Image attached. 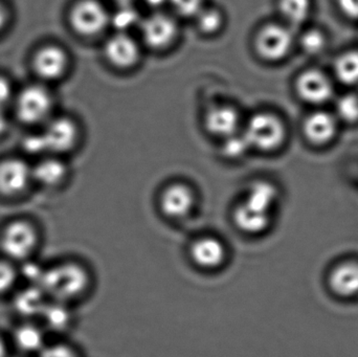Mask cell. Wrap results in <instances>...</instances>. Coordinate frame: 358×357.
<instances>
[{
	"label": "cell",
	"mask_w": 358,
	"mask_h": 357,
	"mask_svg": "<svg viewBox=\"0 0 358 357\" xmlns=\"http://www.w3.org/2000/svg\"><path fill=\"white\" fill-rule=\"evenodd\" d=\"M334 71L342 83L348 85L358 83V50L341 54L334 65Z\"/></svg>",
	"instance_id": "26"
},
{
	"label": "cell",
	"mask_w": 358,
	"mask_h": 357,
	"mask_svg": "<svg viewBox=\"0 0 358 357\" xmlns=\"http://www.w3.org/2000/svg\"><path fill=\"white\" fill-rule=\"evenodd\" d=\"M40 316L45 326L54 333H61L66 329L71 322L69 304L54 301V300L48 301Z\"/></svg>",
	"instance_id": "22"
},
{
	"label": "cell",
	"mask_w": 358,
	"mask_h": 357,
	"mask_svg": "<svg viewBox=\"0 0 358 357\" xmlns=\"http://www.w3.org/2000/svg\"><path fill=\"white\" fill-rule=\"evenodd\" d=\"M257 54L269 62L283 60L292 48L294 36L289 27L280 23L263 25L255 37Z\"/></svg>",
	"instance_id": "7"
},
{
	"label": "cell",
	"mask_w": 358,
	"mask_h": 357,
	"mask_svg": "<svg viewBox=\"0 0 358 357\" xmlns=\"http://www.w3.org/2000/svg\"><path fill=\"white\" fill-rule=\"evenodd\" d=\"M119 1H121L122 4L129 3V0H119Z\"/></svg>",
	"instance_id": "39"
},
{
	"label": "cell",
	"mask_w": 358,
	"mask_h": 357,
	"mask_svg": "<svg viewBox=\"0 0 358 357\" xmlns=\"http://www.w3.org/2000/svg\"><path fill=\"white\" fill-rule=\"evenodd\" d=\"M149 8L155 10H159L165 4H168V0H143Z\"/></svg>",
	"instance_id": "36"
},
{
	"label": "cell",
	"mask_w": 358,
	"mask_h": 357,
	"mask_svg": "<svg viewBox=\"0 0 358 357\" xmlns=\"http://www.w3.org/2000/svg\"><path fill=\"white\" fill-rule=\"evenodd\" d=\"M194 20L199 33L204 36H214L222 29L225 17L218 8L206 6L196 15Z\"/></svg>",
	"instance_id": "24"
},
{
	"label": "cell",
	"mask_w": 358,
	"mask_h": 357,
	"mask_svg": "<svg viewBox=\"0 0 358 357\" xmlns=\"http://www.w3.org/2000/svg\"><path fill=\"white\" fill-rule=\"evenodd\" d=\"M197 205V195L189 184L172 182L163 189L159 197L162 215L172 221H182L189 218Z\"/></svg>",
	"instance_id": "8"
},
{
	"label": "cell",
	"mask_w": 358,
	"mask_h": 357,
	"mask_svg": "<svg viewBox=\"0 0 358 357\" xmlns=\"http://www.w3.org/2000/svg\"><path fill=\"white\" fill-rule=\"evenodd\" d=\"M54 109V99L48 88L29 85L17 96L16 112L23 123L37 125L50 119Z\"/></svg>",
	"instance_id": "6"
},
{
	"label": "cell",
	"mask_w": 358,
	"mask_h": 357,
	"mask_svg": "<svg viewBox=\"0 0 358 357\" xmlns=\"http://www.w3.org/2000/svg\"><path fill=\"white\" fill-rule=\"evenodd\" d=\"M271 214L262 213L240 201L234 207L233 222L236 228L248 236H259L268 230L271 224Z\"/></svg>",
	"instance_id": "17"
},
{
	"label": "cell",
	"mask_w": 358,
	"mask_h": 357,
	"mask_svg": "<svg viewBox=\"0 0 358 357\" xmlns=\"http://www.w3.org/2000/svg\"><path fill=\"white\" fill-rule=\"evenodd\" d=\"M250 149L262 152L277 150L285 142L286 127L279 115L269 111L254 113L241 130Z\"/></svg>",
	"instance_id": "2"
},
{
	"label": "cell",
	"mask_w": 358,
	"mask_h": 357,
	"mask_svg": "<svg viewBox=\"0 0 358 357\" xmlns=\"http://www.w3.org/2000/svg\"><path fill=\"white\" fill-rule=\"evenodd\" d=\"M94 286V275L88 266L69 260L44 270L39 287L54 301L71 304L84 299Z\"/></svg>",
	"instance_id": "1"
},
{
	"label": "cell",
	"mask_w": 358,
	"mask_h": 357,
	"mask_svg": "<svg viewBox=\"0 0 358 357\" xmlns=\"http://www.w3.org/2000/svg\"><path fill=\"white\" fill-rule=\"evenodd\" d=\"M46 152L64 154L77 147L80 140V128L71 117H60L48 119L41 132Z\"/></svg>",
	"instance_id": "10"
},
{
	"label": "cell",
	"mask_w": 358,
	"mask_h": 357,
	"mask_svg": "<svg viewBox=\"0 0 358 357\" xmlns=\"http://www.w3.org/2000/svg\"><path fill=\"white\" fill-rule=\"evenodd\" d=\"M104 54L113 66L126 71L138 64L142 58V48L140 42L129 33L117 31L107 39Z\"/></svg>",
	"instance_id": "11"
},
{
	"label": "cell",
	"mask_w": 358,
	"mask_h": 357,
	"mask_svg": "<svg viewBox=\"0 0 358 357\" xmlns=\"http://www.w3.org/2000/svg\"><path fill=\"white\" fill-rule=\"evenodd\" d=\"M336 117L326 111L311 113L304 122L305 136L313 144H327L336 136Z\"/></svg>",
	"instance_id": "18"
},
{
	"label": "cell",
	"mask_w": 358,
	"mask_h": 357,
	"mask_svg": "<svg viewBox=\"0 0 358 357\" xmlns=\"http://www.w3.org/2000/svg\"><path fill=\"white\" fill-rule=\"evenodd\" d=\"M18 279L16 268L8 261H0V293H8L14 289Z\"/></svg>",
	"instance_id": "33"
},
{
	"label": "cell",
	"mask_w": 358,
	"mask_h": 357,
	"mask_svg": "<svg viewBox=\"0 0 358 357\" xmlns=\"http://www.w3.org/2000/svg\"><path fill=\"white\" fill-rule=\"evenodd\" d=\"M38 357H82L79 350L66 343L46 344Z\"/></svg>",
	"instance_id": "32"
},
{
	"label": "cell",
	"mask_w": 358,
	"mask_h": 357,
	"mask_svg": "<svg viewBox=\"0 0 358 357\" xmlns=\"http://www.w3.org/2000/svg\"><path fill=\"white\" fill-rule=\"evenodd\" d=\"M38 242V234L33 224L24 220L10 222L2 233L0 249L10 260L27 259Z\"/></svg>",
	"instance_id": "9"
},
{
	"label": "cell",
	"mask_w": 358,
	"mask_h": 357,
	"mask_svg": "<svg viewBox=\"0 0 358 357\" xmlns=\"http://www.w3.org/2000/svg\"><path fill=\"white\" fill-rule=\"evenodd\" d=\"M34 71L45 81H57L66 75L69 57L61 46L45 45L37 50L33 61Z\"/></svg>",
	"instance_id": "14"
},
{
	"label": "cell",
	"mask_w": 358,
	"mask_h": 357,
	"mask_svg": "<svg viewBox=\"0 0 358 357\" xmlns=\"http://www.w3.org/2000/svg\"><path fill=\"white\" fill-rule=\"evenodd\" d=\"M338 4L347 17L358 19V0H338Z\"/></svg>",
	"instance_id": "34"
},
{
	"label": "cell",
	"mask_w": 358,
	"mask_h": 357,
	"mask_svg": "<svg viewBox=\"0 0 358 357\" xmlns=\"http://www.w3.org/2000/svg\"><path fill=\"white\" fill-rule=\"evenodd\" d=\"M111 13L100 0H79L69 12V23L78 35L94 38L110 27Z\"/></svg>",
	"instance_id": "4"
},
{
	"label": "cell",
	"mask_w": 358,
	"mask_h": 357,
	"mask_svg": "<svg viewBox=\"0 0 358 357\" xmlns=\"http://www.w3.org/2000/svg\"><path fill=\"white\" fill-rule=\"evenodd\" d=\"M330 293L340 300L358 298V260L344 259L330 268L327 276Z\"/></svg>",
	"instance_id": "13"
},
{
	"label": "cell",
	"mask_w": 358,
	"mask_h": 357,
	"mask_svg": "<svg viewBox=\"0 0 358 357\" xmlns=\"http://www.w3.org/2000/svg\"><path fill=\"white\" fill-rule=\"evenodd\" d=\"M48 297L39 286L29 285L17 293L14 306L17 312L23 316H40L44 306L48 303Z\"/></svg>",
	"instance_id": "21"
},
{
	"label": "cell",
	"mask_w": 358,
	"mask_h": 357,
	"mask_svg": "<svg viewBox=\"0 0 358 357\" xmlns=\"http://www.w3.org/2000/svg\"><path fill=\"white\" fill-rule=\"evenodd\" d=\"M250 150L242 132L223 140L222 154L229 159H240Z\"/></svg>",
	"instance_id": "29"
},
{
	"label": "cell",
	"mask_w": 358,
	"mask_h": 357,
	"mask_svg": "<svg viewBox=\"0 0 358 357\" xmlns=\"http://www.w3.org/2000/svg\"><path fill=\"white\" fill-rule=\"evenodd\" d=\"M174 16L195 18L196 15L206 6V0H168Z\"/></svg>",
	"instance_id": "30"
},
{
	"label": "cell",
	"mask_w": 358,
	"mask_h": 357,
	"mask_svg": "<svg viewBox=\"0 0 358 357\" xmlns=\"http://www.w3.org/2000/svg\"><path fill=\"white\" fill-rule=\"evenodd\" d=\"M33 180L45 187H56L62 184L67 176V167L57 157H46L31 168Z\"/></svg>",
	"instance_id": "20"
},
{
	"label": "cell",
	"mask_w": 358,
	"mask_h": 357,
	"mask_svg": "<svg viewBox=\"0 0 358 357\" xmlns=\"http://www.w3.org/2000/svg\"><path fill=\"white\" fill-rule=\"evenodd\" d=\"M277 201L278 190L273 184L267 182H256L248 188L241 201L257 211L273 215Z\"/></svg>",
	"instance_id": "19"
},
{
	"label": "cell",
	"mask_w": 358,
	"mask_h": 357,
	"mask_svg": "<svg viewBox=\"0 0 358 357\" xmlns=\"http://www.w3.org/2000/svg\"><path fill=\"white\" fill-rule=\"evenodd\" d=\"M14 342L22 351L36 352L38 354L46 345L45 333L36 325H22L15 331Z\"/></svg>",
	"instance_id": "23"
},
{
	"label": "cell",
	"mask_w": 358,
	"mask_h": 357,
	"mask_svg": "<svg viewBox=\"0 0 358 357\" xmlns=\"http://www.w3.org/2000/svg\"><path fill=\"white\" fill-rule=\"evenodd\" d=\"M187 255L189 261L198 270L215 272L227 265L229 249L227 242L217 235L203 234L189 242Z\"/></svg>",
	"instance_id": "3"
},
{
	"label": "cell",
	"mask_w": 358,
	"mask_h": 357,
	"mask_svg": "<svg viewBox=\"0 0 358 357\" xmlns=\"http://www.w3.org/2000/svg\"><path fill=\"white\" fill-rule=\"evenodd\" d=\"M33 180L31 168L20 159H10L0 163V193L16 196Z\"/></svg>",
	"instance_id": "16"
},
{
	"label": "cell",
	"mask_w": 358,
	"mask_h": 357,
	"mask_svg": "<svg viewBox=\"0 0 358 357\" xmlns=\"http://www.w3.org/2000/svg\"><path fill=\"white\" fill-rule=\"evenodd\" d=\"M296 92L306 102L320 105L331 99L334 86L325 73L317 69H308L299 75Z\"/></svg>",
	"instance_id": "15"
},
{
	"label": "cell",
	"mask_w": 358,
	"mask_h": 357,
	"mask_svg": "<svg viewBox=\"0 0 358 357\" xmlns=\"http://www.w3.org/2000/svg\"><path fill=\"white\" fill-rule=\"evenodd\" d=\"M6 22H8V12L4 4L0 1V31L6 27Z\"/></svg>",
	"instance_id": "37"
},
{
	"label": "cell",
	"mask_w": 358,
	"mask_h": 357,
	"mask_svg": "<svg viewBox=\"0 0 358 357\" xmlns=\"http://www.w3.org/2000/svg\"><path fill=\"white\" fill-rule=\"evenodd\" d=\"M336 115L347 123L358 122V96L347 94L341 96L336 103Z\"/></svg>",
	"instance_id": "28"
},
{
	"label": "cell",
	"mask_w": 358,
	"mask_h": 357,
	"mask_svg": "<svg viewBox=\"0 0 358 357\" xmlns=\"http://www.w3.org/2000/svg\"><path fill=\"white\" fill-rule=\"evenodd\" d=\"M141 20L142 19L136 8H132L130 3H124L121 4L117 12L111 13L110 27H115L117 31L128 33V29L136 27V24L140 25Z\"/></svg>",
	"instance_id": "27"
},
{
	"label": "cell",
	"mask_w": 358,
	"mask_h": 357,
	"mask_svg": "<svg viewBox=\"0 0 358 357\" xmlns=\"http://www.w3.org/2000/svg\"><path fill=\"white\" fill-rule=\"evenodd\" d=\"M141 38L147 48L165 50L171 48L179 35V25L173 14L155 10L141 20Z\"/></svg>",
	"instance_id": "5"
},
{
	"label": "cell",
	"mask_w": 358,
	"mask_h": 357,
	"mask_svg": "<svg viewBox=\"0 0 358 357\" xmlns=\"http://www.w3.org/2000/svg\"><path fill=\"white\" fill-rule=\"evenodd\" d=\"M10 96V84L6 80L0 78V107L8 100Z\"/></svg>",
	"instance_id": "35"
},
{
	"label": "cell",
	"mask_w": 358,
	"mask_h": 357,
	"mask_svg": "<svg viewBox=\"0 0 358 357\" xmlns=\"http://www.w3.org/2000/svg\"><path fill=\"white\" fill-rule=\"evenodd\" d=\"M278 8L288 24L300 25L310 14L311 0H279Z\"/></svg>",
	"instance_id": "25"
},
{
	"label": "cell",
	"mask_w": 358,
	"mask_h": 357,
	"mask_svg": "<svg viewBox=\"0 0 358 357\" xmlns=\"http://www.w3.org/2000/svg\"><path fill=\"white\" fill-rule=\"evenodd\" d=\"M204 128L213 136L225 140L241 132V113L233 105L217 104L208 107L203 117Z\"/></svg>",
	"instance_id": "12"
},
{
	"label": "cell",
	"mask_w": 358,
	"mask_h": 357,
	"mask_svg": "<svg viewBox=\"0 0 358 357\" xmlns=\"http://www.w3.org/2000/svg\"><path fill=\"white\" fill-rule=\"evenodd\" d=\"M326 39L324 34L319 29H309L301 37V45L308 54H315L325 48Z\"/></svg>",
	"instance_id": "31"
},
{
	"label": "cell",
	"mask_w": 358,
	"mask_h": 357,
	"mask_svg": "<svg viewBox=\"0 0 358 357\" xmlns=\"http://www.w3.org/2000/svg\"><path fill=\"white\" fill-rule=\"evenodd\" d=\"M6 352H8V349H6V343L3 340L0 339V357H6Z\"/></svg>",
	"instance_id": "38"
}]
</instances>
